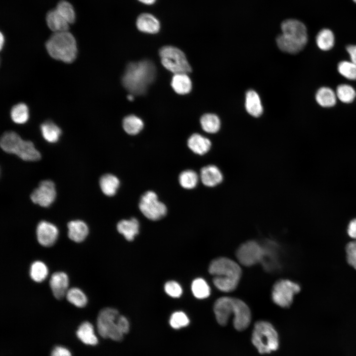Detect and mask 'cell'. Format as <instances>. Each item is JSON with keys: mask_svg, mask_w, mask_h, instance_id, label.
Here are the masks:
<instances>
[{"mask_svg": "<svg viewBox=\"0 0 356 356\" xmlns=\"http://www.w3.org/2000/svg\"><path fill=\"white\" fill-rule=\"evenodd\" d=\"M138 207L142 214L151 221H158L167 213L166 205L158 200L157 194L151 190L145 192L140 197Z\"/></svg>", "mask_w": 356, "mask_h": 356, "instance_id": "obj_9", "label": "cell"}, {"mask_svg": "<svg viewBox=\"0 0 356 356\" xmlns=\"http://www.w3.org/2000/svg\"><path fill=\"white\" fill-rule=\"evenodd\" d=\"M194 296L199 299L207 298L210 294V288L206 281L201 278L194 279L191 284Z\"/></svg>", "mask_w": 356, "mask_h": 356, "instance_id": "obj_36", "label": "cell"}, {"mask_svg": "<svg viewBox=\"0 0 356 356\" xmlns=\"http://www.w3.org/2000/svg\"><path fill=\"white\" fill-rule=\"evenodd\" d=\"M44 138L50 143L57 142L61 134V130L54 123L50 121L44 122L40 127Z\"/></svg>", "mask_w": 356, "mask_h": 356, "instance_id": "obj_27", "label": "cell"}, {"mask_svg": "<svg viewBox=\"0 0 356 356\" xmlns=\"http://www.w3.org/2000/svg\"><path fill=\"white\" fill-rule=\"evenodd\" d=\"M355 3H356V0H353Z\"/></svg>", "mask_w": 356, "mask_h": 356, "instance_id": "obj_50", "label": "cell"}, {"mask_svg": "<svg viewBox=\"0 0 356 356\" xmlns=\"http://www.w3.org/2000/svg\"><path fill=\"white\" fill-rule=\"evenodd\" d=\"M315 99L321 106L329 107L334 106L336 102V95L329 87L320 88L315 94Z\"/></svg>", "mask_w": 356, "mask_h": 356, "instance_id": "obj_28", "label": "cell"}, {"mask_svg": "<svg viewBox=\"0 0 356 356\" xmlns=\"http://www.w3.org/2000/svg\"><path fill=\"white\" fill-rule=\"evenodd\" d=\"M117 323L120 329L124 334L128 332L130 325L126 317L119 315L117 318Z\"/></svg>", "mask_w": 356, "mask_h": 356, "instance_id": "obj_43", "label": "cell"}, {"mask_svg": "<svg viewBox=\"0 0 356 356\" xmlns=\"http://www.w3.org/2000/svg\"><path fill=\"white\" fill-rule=\"evenodd\" d=\"M119 315L118 311L111 308H104L99 312L97 319V328L101 337L116 341L122 340L124 334L117 323Z\"/></svg>", "mask_w": 356, "mask_h": 356, "instance_id": "obj_7", "label": "cell"}, {"mask_svg": "<svg viewBox=\"0 0 356 356\" xmlns=\"http://www.w3.org/2000/svg\"><path fill=\"white\" fill-rule=\"evenodd\" d=\"M56 10L69 23L74 22L75 13L72 5L68 2L62 0L60 1Z\"/></svg>", "mask_w": 356, "mask_h": 356, "instance_id": "obj_38", "label": "cell"}, {"mask_svg": "<svg viewBox=\"0 0 356 356\" xmlns=\"http://www.w3.org/2000/svg\"><path fill=\"white\" fill-rule=\"evenodd\" d=\"M209 271L214 276L215 286L225 292H231L236 288L242 274L239 265L226 257L213 260L210 264Z\"/></svg>", "mask_w": 356, "mask_h": 356, "instance_id": "obj_1", "label": "cell"}, {"mask_svg": "<svg viewBox=\"0 0 356 356\" xmlns=\"http://www.w3.org/2000/svg\"><path fill=\"white\" fill-rule=\"evenodd\" d=\"M0 145L5 152L14 154L24 161H36L41 158L33 143L24 140L14 132H6L0 138Z\"/></svg>", "mask_w": 356, "mask_h": 356, "instance_id": "obj_5", "label": "cell"}, {"mask_svg": "<svg viewBox=\"0 0 356 356\" xmlns=\"http://www.w3.org/2000/svg\"><path fill=\"white\" fill-rule=\"evenodd\" d=\"M45 47L51 57L65 63L73 62L77 56L76 40L68 31L54 33L46 42Z\"/></svg>", "mask_w": 356, "mask_h": 356, "instance_id": "obj_4", "label": "cell"}, {"mask_svg": "<svg viewBox=\"0 0 356 356\" xmlns=\"http://www.w3.org/2000/svg\"><path fill=\"white\" fill-rule=\"evenodd\" d=\"M76 334L78 338L84 344L95 345L98 340L94 333L92 325L88 321L83 322L79 327Z\"/></svg>", "mask_w": 356, "mask_h": 356, "instance_id": "obj_26", "label": "cell"}, {"mask_svg": "<svg viewBox=\"0 0 356 356\" xmlns=\"http://www.w3.org/2000/svg\"><path fill=\"white\" fill-rule=\"evenodd\" d=\"M10 117L15 123L23 124L26 123L29 118L28 107L24 103L15 105L10 111Z\"/></svg>", "mask_w": 356, "mask_h": 356, "instance_id": "obj_32", "label": "cell"}, {"mask_svg": "<svg viewBox=\"0 0 356 356\" xmlns=\"http://www.w3.org/2000/svg\"><path fill=\"white\" fill-rule=\"evenodd\" d=\"M178 181L183 188L187 189H193L198 183V176L193 170H184L179 174Z\"/></svg>", "mask_w": 356, "mask_h": 356, "instance_id": "obj_33", "label": "cell"}, {"mask_svg": "<svg viewBox=\"0 0 356 356\" xmlns=\"http://www.w3.org/2000/svg\"><path fill=\"white\" fill-rule=\"evenodd\" d=\"M166 293L173 298L179 297L182 293L180 285L176 281H170L167 282L164 286Z\"/></svg>", "mask_w": 356, "mask_h": 356, "instance_id": "obj_41", "label": "cell"}, {"mask_svg": "<svg viewBox=\"0 0 356 356\" xmlns=\"http://www.w3.org/2000/svg\"><path fill=\"white\" fill-rule=\"evenodd\" d=\"M123 127L127 134L135 135L142 130L143 123L139 118L135 115H131L124 118Z\"/></svg>", "mask_w": 356, "mask_h": 356, "instance_id": "obj_29", "label": "cell"}, {"mask_svg": "<svg viewBox=\"0 0 356 356\" xmlns=\"http://www.w3.org/2000/svg\"><path fill=\"white\" fill-rule=\"evenodd\" d=\"M120 180L111 174L102 175L99 179V185L102 192L108 196H113L117 192L120 186Z\"/></svg>", "mask_w": 356, "mask_h": 356, "instance_id": "obj_24", "label": "cell"}, {"mask_svg": "<svg viewBox=\"0 0 356 356\" xmlns=\"http://www.w3.org/2000/svg\"><path fill=\"white\" fill-rule=\"evenodd\" d=\"M346 48L350 55L351 61L356 64V45H348Z\"/></svg>", "mask_w": 356, "mask_h": 356, "instance_id": "obj_46", "label": "cell"}, {"mask_svg": "<svg viewBox=\"0 0 356 356\" xmlns=\"http://www.w3.org/2000/svg\"><path fill=\"white\" fill-rule=\"evenodd\" d=\"M214 311L217 322L224 326L233 312V298L222 297L218 299L214 303Z\"/></svg>", "mask_w": 356, "mask_h": 356, "instance_id": "obj_15", "label": "cell"}, {"mask_svg": "<svg viewBox=\"0 0 356 356\" xmlns=\"http://www.w3.org/2000/svg\"><path fill=\"white\" fill-rule=\"evenodd\" d=\"M69 238L75 242H81L87 237L89 228L87 224L80 220L72 221L67 225Z\"/></svg>", "mask_w": 356, "mask_h": 356, "instance_id": "obj_20", "label": "cell"}, {"mask_svg": "<svg viewBox=\"0 0 356 356\" xmlns=\"http://www.w3.org/2000/svg\"><path fill=\"white\" fill-rule=\"evenodd\" d=\"M4 41H5L4 37V36L2 35V34L1 33H0V49H1L2 48V47H3V45H4Z\"/></svg>", "mask_w": 356, "mask_h": 356, "instance_id": "obj_48", "label": "cell"}, {"mask_svg": "<svg viewBox=\"0 0 356 356\" xmlns=\"http://www.w3.org/2000/svg\"><path fill=\"white\" fill-rule=\"evenodd\" d=\"M251 340L261 354L276 351L279 346L277 333L271 324L267 321H259L255 323Z\"/></svg>", "mask_w": 356, "mask_h": 356, "instance_id": "obj_6", "label": "cell"}, {"mask_svg": "<svg viewBox=\"0 0 356 356\" xmlns=\"http://www.w3.org/2000/svg\"><path fill=\"white\" fill-rule=\"evenodd\" d=\"M140 2L145 4H152L154 3L156 0H138Z\"/></svg>", "mask_w": 356, "mask_h": 356, "instance_id": "obj_47", "label": "cell"}, {"mask_svg": "<svg viewBox=\"0 0 356 356\" xmlns=\"http://www.w3.org/2000/svg\"><path fill=\"white\" fill-rule=\"evenodd\" d=\"M136 25L140 31L149 34L158 33L160 28L158 20L152 14L147 13L138 16Z\"/></svg>", "mask_w": 356, "mask_h": 356, "instance_id": "obj_18", "label": "cell"}, {"mask_svg": "<svg viewBox=\"0 0 356 356\" xmlns=\"http://www.w3.org/2000/svg\"><path fill=\"white\" fill-rule=\"evenodd\" d=\"M128 99L129 100H130V101L133 100V99H134V97H133V96L132 95V94H130L129 95H128Z\"/></svg>", "mask_w": 356, "mask_h": 356, "instance_id": "obj_49", "label": "cell"}, {"mask_svg": "<svg viewBox=\"0 0 356 356\" xmlns=\"http://www.w3.org/2000/svg\"><path fill=\"white\" fill-rule=\"evenodd\" d=\"M264 253L263 246L256 241H248L238 247L236 256L241 264L250 267L261 262Z\"/></svg>", "mask_w": 356, "mask_h": 356, "instance_id": "obj_11", "label": "cell"}, {"mask_svg": "<svg viewBox=\"0 0 356 356\" xmlns=\"http://www.w3.org/2000/svg\"><path fill=\"white\" fill-rule=\"evenodd\" d=\"M348 264L356 269V240L350 242L346 247Z\"/></svg>", "mask_w": 356, "mask_h": 356, "instance_id": "obj_42", "label": "cell"}, {"mask_svg": "<svg viewBox=\"0 0 356 356\" xmlns=\"http://www.w3.org/2000/svg\"><path fill=\"white\" fill-rule=\"evenodd\" d=\"M69 285L67 275L63 272H56L52 274L49 280V285L53 295L58 300L66 296Z\"/></svg>", "mask_w": 356, "mask_h": 356, "instance_id": "obj_16", "label": "cell"}, {"mask_svg": "<svg viewBox=\"0 0 356 356\" xmlns=\"http://www.w3.org/2000/svg\"><path fill=\"white\" fill-rule=\"evenodd\" d=\"M155 72V67L150 61L130 63L123 76V85L132 93L142 94L153 81Z\"/></svg>", "mask_w": 356, "mask_h": 356, "instance_id": "obj_2", "label": "cell"}, {"mask_svg": "<svg viewBox=\"0 0 356 356\" xmlns=\"http://www.w3.org/2000/svg\"><path fill=\"white\" fill-rule=\"evenodd\" d=\"M339 73L348 79L356 80V64L352 61H342L337 65Z\"/></svg>", "mask_w": 356, "mask_h": 356, "instance_id": "obj_39", "label": "cell"}, {"mask_svg": "<svg viewBox=\"0 0 356 356\" xmlns=\"http://www.w3.org/2000/svg\"><path fill=\"white\" fill-rule=\"evenodd\" d=\"M187 144L193 153L200 155L205 154L211 147V142L208 138L197 133L190 136Z\"/></svg>", "mask_w": 356, "mask_h": 356, "instance_id": "obj_19", "label": "cell"}, {"mask_svg": "<svg viewBox=\"0 0 356 356\" xmlns=\"http://www.w3.org/2000/svg\"><path fill=\"white\" fill-rule=\"evenodd\" d=\"M334 35L328 29H322L317 34L316 42L318 47L323 50H328L332 48L334 44Z\"/></svg>", "mask_w": 356, "mask_h": 356, "instance_id": "obj_30", "label": "cell"}, {"mask_svg": "<svg viewBox=\"0 0 356 356\" xmlns=\"http://www.w3.org/2000/svg\"><path fill=\"white\" fill-rule=\"evenodd\" d=\"M282 34L276 38L279 49L283 52L295 54L302 50L308 42L307 30L301 21L289 19L281 25Z\"/></svg>", "mask_w": 356, "mask_h": 356, "instance_id": "obj_3", "label": "cell"}, {"mask_svg": "<svg viewBox=\"0 0 356 356\" xmlns=\"http://www.w3.org/2000/svg\"><path fill=\"white\" fill-rule=\"evenodd\" d=\"M233 325L238 331L248 327L251 320V314L248 306L241 300L233 298Z\"/></svg>", "mask_w": 356, "mask_h": 356, "instance_id": "obj_13", "label": "cell"}, {"mask_svg": "<svg viewBox=\"0 0 356 356\" xmlns=\"http://www.w3.org/2000/svg\"><path fill=\"white\" fill-rule=\"evenodd\" d=\"M245 108L251 115L258 117L263 111L261 101L258 94L254 90L247 91L245 99Z\"/></svg>", "mask_w": 356, "mask_h": 356, "instance_id": "obj_23", "label": "cell"}, {"mask_svg": "<svg viewBox=\"0 0 356 356\" xmlns=\"http://www.w3.org/2000/svg\"><path fill=\"white\" fill-rule=\"evenodd\" d=\"M58 229L53 224L41 221L37 225L36 229L38 242L43 246L50 247L56 242L58 236Z\"/></svg>", "mask_w": 356, "mask_h": 356, "instance_id": "obj_14", "label": "cell"}, {"mask_svg": "<svg viewBox=\"0 0 356 356\" xmlns=\"http://www.w3.org/2000/svg\"><path fill=\"white\" fill-rule=\"evenodd\" d=\"M66 297L71 304L78 308L84 307L88 302L87 297L85 293L80 289L76 287L68 289Z\"/></svg>", "mask_w": 356, "mask_h": 356, "instance_id": "obj_34", "label": "cell"}, {"mask_svg": "<svg viewBox=\"0 0 356 356\" xmlns=\"http://www.w3.org/2000/svg\"><path fill=\"white\" fill-rule=\"evenodd\" d=\"M299 284L288 279H280L273 285L271 298L273 302L282 308L289 307L295 295L300 292Z\"/></svg>", "mask_w": 356, "mask_h": 356, "instance_id": "obj_10", "label": "cell"}, {"mask_svg": "<svg viewBox=\"0 0 356 356\" xmlns=\"http://www.w3.org/2000/svg\"><path fill=\"white\" fill-rule=\"evenodd\" d=\"M47 274V267L43 262L37 261L32 263L30 268V275L34 281L42 282L46 278Z\"/></svg>", "mask_w": 356, "mask_h": 356, "instance_id": "obj_35", "label": "cell"}, {"mask_svg": "<svg viewBox=\"0 0 356 356\" xmlns=\"http://www.w3.org/2000/svg\"><path fill=\"white\" fill-rule=\"evenodd\" d=\"M189 323V320L182 312H174L170 319V325L175 329H179L186 326Z\"/></svg>", "mask_w": 356, "mask_h": 356, "instance_id": "obj_40", "label": "cell"}, {"mask_svg": "<svg viewBox=\"0 0 356 356\" xmlns=\"http://www.w3.org/2000/svg\"><path fill=\"white\" fill-rule=\"evenodd\" d=\"M336 95L343 102L351 103L354 100L356 96V92L351 86L347 84H340L337 87Z\"/></svg>", "mask_w": 356, "mask_h": 356, "instance_id": "obj_37", "label": "cell"}, {"mask_svg": "<svg viewBox=\"0 0 356 356\" xmlns=\"http://www.w3.org/2000/svg\"><path fill=\"white\" fill-rule=\"evenodd\" d=\"M200 124L204 131L211 134L218 132L221 126L218 116L211 113L204 114L200 119Z\"/></svg>", "mask_w": 356, "mask_h": 356, "instance_id": "obj_31", "label": "cell"}, {"mask_svg": "<svg viewBox=\"0 0 356 356\" xmlns=\"http://www.w3.org/2000/svg\"><path fill=\"white\" fill-rule=\"evenodd\" d=\"M347 233L351 238L356 240V218L353 219L349 223Z\"/></svg>", "mask_w": 356, "mask_h": 356, "instance_id": "obj_45", "label": "cell"}, {"mask_svg": "<svg viewBox=\"0 0 356 356\" xmlns=\"http://www.w3.org/2000/svg\"><path fill=\"white\" fill-rule=\"evenodd\" d=\"M171 86L174 90L179 94L189 93L192 88L191 80L185 73L175 74L172 78Z\"/></svg>", "mask_w": 356, "mask_h": 356, "instance_id": "obj_25", "label": "cell"}, {"mask_svg": "<svg viewBox=\"0 0 356 356\" xmlns=\"http://www.w3.org/2000/svg\"><path fill=\"white\" fill-rule=\"evenodd\" d=\"M56 192L54 182L50 180L41 181L37 188L32 192V202L44 207L49 206L54 201Z\"/></svg>", "mask_w": 356, "mask_h": 356, "instance_id": "obj_12", "label": "cell"}, {"mask_svg": "<svg viewBox=\"0 0 356 356\" xmlns=\"http://www.w3.org/2000/svg\"><path fill=\"white\" fill-rule=\"evenodd\" d=\"M139 224L135 218L130 220H122L117 224L118 231L122 234L126 240L132 241L139 232Z\"/></svg>", "mask_w": 356, "mask_h": 356, "instance_id": "obj_21", "label": "cell"}, {"mask_svg": "<svg viewBox=\"0 0 356 356\" xmlns=\"http://www.w3.org/2000/svg\"><path fill=\"white\" fill-rule=\"evenodd\" d=\"M200 178L204 185L213 187L222 181L223 177L222 172L217 166L210 165L201 169Z\"/></svg>", "mask_w": 356, "mask_h": 356, "instance_id": "obj_17", "label": "cell"}, {"mask_svg": "<svg viewBox=\"0 0 356 356\" xmlns=\"http://www.w3.org/2000/svg\"><path fill=\"white\" fill-rule=\"evenodd\" d=\"M51 356H72V355L70 351L66 348L61 346H57L52 350Z\"/></svg>", "mask_w": 356, "mask_h": 356, "instance_id": "obj_44", "label": "cell"}, {"mask_svg": "<svg viewBox=\"0 0 356 356\" xmlns=\"http://www.w3.org/2000/svg\"><path fill=\"white\" fill-rule=\"evenodd\" d=\"M47 24L54 33L68 31L69 23L55 9L49 11L46 17Z\"/></svg>", "mask_w": 356, "mask_h": 356, "instance_id": "obj_22", "label": "cell"}, {"mask_svg": "<svg viewBox=\"0 0 356 356\" xmlns=\"http://www.w3.org/2000/svg\"><path fill=\"white\" fill-rule=\"evenodd\" d=\"M159 55L164 67L174 74H187L191 71L185 54L178 48L165 46L160 49Z\"/></svg>", "mask_w": 356, "mask_h": 356, "instance_id": "obj_8", "label": "cell"}]
</instances>
